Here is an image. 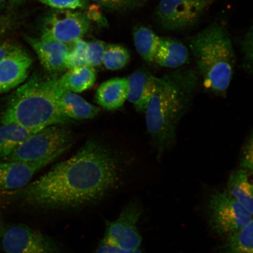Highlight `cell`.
Listing matches in <instances>:
<instances>
[{
  "instance_id": "19",
  "label": "cell",
  "mask_w": 253,
  "mask_h": 253,
  "mask_svg": "<svg viewBox=\"0 0 253 253\" xmlns=\"http://www.w3.org/2000/svg\"><path fill=\"white\" fill-rule=\"evenodd\" d=\"M96 81V71L90 66L71 69L58 78V83L63 91L75 93L89 89Z\"/></svg>"
},
{
  "instance_id": "5",
  "label": "cell",
  "mask_w": 253,
  "mask_h": 253,
  "mask_svg": "<svg viewBox=\"0 0 253 253\" xmlns=\"http://www.w3.org/2000/svg\"><path fill=\"white\" fill-rule=\"evenodd\" d=\"M72 144L73 137L68 129L61 125L50 126L31 135L2 160L37 162L61 156Z\"/></svg>"
},
{
  "instance_id": "24",
  "label": "cell",
  "mask_w": 253,
  "mask_h": 253,
  "mask_svg": "<svg viewBox=\"0 0 253 253\" xmlns=\"http://www.w3.org/2000/svg\"><path fill=\"white\" fill-rule=\"evenodd\" d=\"M87 42L82 39L69 45L66 59V68L71 70L88 66L86 59Z\"/></svg>"
},
{
  "instance_id": "11",
  "label": "cell",
  "mask_w": 253,
  "mask_h": 253,
  "mask_svg": "<svg viewBox=\"0 0 253 253\" xmlns=\"http://www.w3.org/2000/svg\"><path fill=\"white\" fill-rule=\"evenodd\" d=\"M33 63L30 53L23 47L16 45L0 61V94L24 84Z\"/></svg>"
},
{
  "instance_id": "18",
  "label": "cell",
  "mask_w": 253,
  "mask_h": 253,
  "mask_svg": "<svg viewBox=\"0 0 253 253\" xmlns=\"http://www.w3.org/2000/svg\"><path fill=\"white\" fill-rule=\"evenodd\" d=\"M58 103L63 115L71 120L93 119L100 112L99 107L71 91L62 93L59 97Z\"/></svg>"
},
{
  "instance_id": "35",
  "label": "cell",
  "mask_w": 253,
  "mask_h": 253,
  "mask_svg": "<svg viewBox=\"0 0 253 253\" xmlns=\"http://www.w3.org/2000/svg\"><path fill=\"white\" fill-rule=\"evenodd\" d=\"M9 2V0H0V10L5 7L7 3Z\"/></svg>"
},
{
  "instance_id": "23",
  "label": "cell",
  "mask_w": 253,
  "mask_h": 253,
  "mask_svg": "<svg viewBox=\"0 0 253 253\" xmlns=\"http://www.w3.org/2000/svg\"><path fill=\"white\" fill-rule=\"evenodd\" d=\"M129 58V52L126 47L118 44H111L106 46L103 63L108 70L117 71L125 67Z\"/></svg>"
},
{
  "instance_id": "15",
  "label": "cell",
  "mask_w": 253,
  "mask_h": 253,
  "mask_svg": "<svg viewBox=\"0 0 253 253\" xmlns=\"http://www.w3.org/2000/svg\"><path fill=\"white\" fill-rule=\"evenodd\" d=\"M128 86V78L109 79L98 87L95 101L107 110L118 109L123 106L127 98Z\"/></svg>"
},
{
  "instance_id": "14",
  "label": "cell",
  "mask_w": 253,
  "mask_h": 253,
  "mask_svg": "<svg viewBox=\"0 0 253 253\" xmlns=\"http://www.w3.org/2000/svg\"><path fill=\"white\" fill-rule=\"evenodd\" d=\"M158 78L145 70L132 73L128 78L127 98L138 112L145 113L156 90Z\"/></svg>"
},
{
  "instance_id": "29",
  "label": "cell",
  "mask_w": 253,
  "mask_h": 253,
  "mask_svg": "<svg viewBox=\"0 0 253 253\" xmlns=\"http://www.w3.org/2000/svg\"><path fill=\"white\" fill-rule=\"evenodd\" d=\"M240 166L243 169L253 171V134L243 148Z\"/></svg>"
},
{
  "instance_id": "20",
  "label": "cell",
  "mask_w": 253,
  "mask_h": 253,
  "mask_svg": "<svg viewBox=\"0 0 253 253\" xmlns=\"http://www.w3.org/2000/svg\"><path fill=\"white\" fill-rule=\"evenodd\" d=\"M38 131L15 125H0V158L8 156L28 137Z\"/></svg>"
},
{
  "instance_id": "32",
  "label": "cell",
  "mask_w": 253,
  "mask_h": 253,
  "mask_svg": "<svg viewBox=\"0 0 253 253\" xmlns=\"http://www.w3.org/2000/svg\"><path fill=\"white\" fill-rule=\"evenodd\" d=\"M86 16L89 20L96 21L98 23L104 24L103 17L100 11L99 5L90 6L88 8Z\"/></svg>"
},
{
  "instance_id": "30",
  "label": "cell",
  "mask_w": 253,
  "mask_h": 253,
  "mask_svg": "<svg viewBox=\"0 0 253 253\" xmlns=\"http://www.w3.org/2000/svg\"><path fill=\"white\" fill-rule=\"evenodd\" d=\"M94 253H142L140 249L129 251L101 242Z\"/></svg>"
},
{
  "instance_id": "21",
  "label": "cell",
  "mask_w": 253,
  "mask_h": 253,
  "mask_svg": "<svg viewBox=\"0 0 253 253\" xmlns=\"http://www.w3.org/2000/svg\"><path fill=\"white\" fill-rule=\"evenodd\" d=\"M133 39L135 48L141 58L147 62H154L161 37L147 27L138 26L133 31Z\"/></svg>"
},
{
  "instance_id": "16",
  "label": "cell",
  "mask_w": 253,
  "mask_h": 253,
  "mask_svg": "<svg viewBox=\"0 0 253 253\" xmlns=\"http://www.w3.org/2000/svg\"><path fill=\"white\" fill-rule=\"evenodd\" d=\"M189 56L187 47L179 41L161 38L154 62L162 67L175 69L186 64Z\"/></svg>"
},
{
  "instance_id": "34",
  "label": "cell",
  "mask_w": 253,
  "mask_h": 253,
  "mask_svg": "<svg viewBox=\"0 0 253 253\" xmlns=\"http://www.w3.org/2000/svg\"><path fill=\"white\" fill-rule=\"evenodd\" d=\"M26 0H9L8 4L12 6L18 5L22 4Z\"/></svg>"
},
{
  "instance_id": "27",
  "label": "cell",
  "mask_w": 253,
  "mask_h": 253,
  "mask_svg": "<svg viewBox=\"0 0 253 253\" xmlns=\"http://www.w3.org/2000/svg\"><path fill=\"white\" fill-rule=\"evenodd\" d=\"M40 2L56 9H74L86 7V0H39Z\"/></svg>"
},
{
  "instance_id": "13",
  "label": "cell",
  "mask_w": 253,
  "mask_h": 253,
  "mask_svg": "<svg viewBox=\"0 0 253 253\" xmlns=\"http://www.w3.org/2000/svg\"><path fill=\"white\" fill-rule=\"evenodd\" d=\"M25 39L36 53L41 65L46 70L58 73L66 69V59L69 45L41 38L25 36Z\"/></svg>"
},
{
  "instance_id": "1",
  "label": "cell",
  "mask_w": 253,
  "mask_h": 253,
  "mask_svg": "<svg viewBox=\"0 0 253 253\" xmlns=\"http://www.w3.org/2000/svg\"><path fill=\"white\" fill-rule=\"evenodd\" d=\"M118 161L97 142H86L74 156L23 188L0 192L1 202L43 210H67L100 200L118 182Z\"/></svg>"
},
{
  "instance_id": "33",
  "label": "cell",
  "mask_w": 253,
  "mask_h": 253,
  "mask_svg": "<svg viewBox=\"0 0 253 253\" xmlns=\"http://www.w3.org/2000/svg\"><path fill=\"white\" fill-rule=\"evenodd\" d=\"M16 45L11 40L0 41V61Z\"/></svg>"
},
{
  "instance_id": "28",
  "label": "cell",
  "mask_w": 253,
  "mask_h": 253,
  "mask_svg": "<svg viewBox=\"0 0 253 253\" xmlns=\"http://www.w3.org/2000/svg\"><path fill=\"white\" fill-rule=\"evenodd\" d=\"M245 65L253 71V26L246 35L242 42Z\"/></svg>"
},
{
  "instance_id": "12",
  "label": "cell",
  "mask_w": 253,
  "mask_h": 253,
  "mask_svg": "<svg viewBox=\"0 0 253 253\" xmlns=\"http://www.w3.org/2000/svg\"><path fill=\"white\" fill-rule=\"evenodd\" d=\"M59 157L55 156L37 162L1 161L0 162V192L25 187L37 172Z\"/></svg>"
},
{
  "instance_id": "2",
  "label": "cell",
  "mask_w": 253,
  "mask_h": 253,
  "mask_svg": "<svg viewBox=\"0 0 253 253\" xmlns=\"http://www.w3.org/2000/svg\"><path fill=\"white\" fill-rule=\"evenodd\" d=\"M198 82L197 73L191 69H177L158 78L156 90L145 113L148 131L159 156L175 142L177 126L188 110Z\"/></svg>"
},
{
  "instance_id": "31",
  "label": "cell",
  "mask_w": 253,
  "mask_h": 253,
  "mask_svg": "<svg viewBox=\"0 0 253 253\" xmlns=\"http://www.w3.org/2000/svg\"><path fill=\"white\" fill-rule=\"evenodd\" d=\"M15 25V18L11 15H0V37L10 31Z\"/></svg>"
},
{
  "instance_id": "7",
  "label": "cell",
  "mask_w": 253,
  "mask_h": 253,
  "mask_svg": "<svg viewBox=\"0 0 253 253\" xmlns=\"http://www.w3.org/2000/svg\"><path fill=\"white\" fill-rule=\"evenodd\" d=\"M0 248L4 253H61L52 237L23 223L3 227Z\"/></svg>"
},
{
  "instance_id": "25",
  "label": "cell",
  "mask_w": 253,
  "mask_h": 253,
  "mask_svg": "<svg viewBox=\"0 0 253 253\" xmlns=\"http://www.w3.org/2000/svg\"><path fill=\"white\" fill-rule=\"evenodd\" d=\"M106 46L105 43L100 41L87 42L86 59L88 66L94 68L102 64Z\"/></svg>"
},
{
  "instance_id": "8",
  "label": "cell",
  "mask_w": 253,
  "mask_h": 253,
  "mask_svg": "<svg viewBox=\"0 0 253 253\" xmlns=\"http://www.w3.org/2000/svg\"><path fill=\"white\" fill-rule=\"evenodd\" d=\"M217 0H160L157 9L158 23L164 29L181 31L194 27Z\"/></svg>"
},
{
  "instance_id": "26",
  "label": "cell",
  "mask_w": 253,
  "mask_h": 253,
  "mask_svg": "<svg viewBox=\"0 0 253 253\" xmlns=\"http://www.w3.org/2000/svg\"><path fill=\"white\" fill-rule=\"evenodd\" d=\"M99 5L112 9L123 11L140 6L144 0H92Z\"/></svg>"
},
{
  "instance_id": "4",
  "label": "cell",
  "mask_w": 253,
  "mask_h": 253,
  "mask_svg": "<svg viewBox=\"0 0 253 253\" xmlns=\"http://www.w3.org/2000/svg\"><path fill=\"white\" fill-rule=\"evenodd\" d=\"M189 46L205 87L216 94H226L232 81L236 55L225 25L219 22L209 25L192 37Z\"/></svg>"
},
{
  "instance_id": "17",
  "label": "cell",
  "mask_w": 253,
  "mask_h": 253,
  "mask_svg": "<svg viewBox=\"0 0 253 253\" xmlns=\"http://www.w3.org/2000/svg\"><path fill=\"white\" fill-rule=\"evenodd\" d=\"M229 194L248 210L253 216V171L237 169L230 176L227 189Z\"/></svg>"
},
{
  "instance_id": "9",
  "label": "cell",
  "mask_w": 253,
  "mask_h": 253,
  "mask_svg": "<svg viewBox=\"0 0 253 253\" xmlns=\"http://www.w3.org/2000/svg\"><path fill=\"white\" fill-rule=\"evenodd\" d=\"M89 28L86 14L72 9H55L44 20L41 38L70 45L82 39Z\"/></svg>"
},
{
  "instance_id": "36",
  "label": "cell",
  "mask_w": 253,
  "mask_h": 253,
  "mask_svg": "<svg viewBox=\"0 0 253 253\" xmlns=\"http://www.w3.org/2000/svg\"><path fill=\"white\" fill-rule=\"evenodd\" d=\"M4 224L3 223V221L2 220L1 216H0V232H1V230L3 228V227H4Z\"/></svg>"
},
{
  "instance_id": "10",
  "label": "cell",
  "mask_w": 253,
  "mask_h": 253,
  "mask_svg": "<svg viewBox=\"0 0 253 253\" xmlns=\"http://www.w3.org/2000/svg\"><path fill=\"white\" fill-rule=\"evenodd\" d=\"M141 213L137 202L129 203L116 220L106 221V232L101 242L129 251L140 249L142 239L137 224Z\"/></svg>"
},
{
  "instance_id": "6",
  "label": "cell",
  "mask_w": 253,
  "mask_h": 253,
  "mask_svg": "<svg viewBox=\"0 0 253 253\" xmlns=\"http://www.w3.org/2000/svg\"><path fill=\"white\" fill-rule=\"evenodd\" d=\"M208 211L211 229L227 238L239 232L253 219L250 211L227 190L215 192L211 195Z\"/></svg>"
},
{
  "instance_id": "3",
  "label": "cell",
  "mask_w": 253,
  "mask_h": 253,
  "mask_svg": "<svg viewBox=\"0 0 253 253\" xmlns=\"http://www.w3.org/2000/svg\"><path fill=\"white\" fill-rule=\"evenodd\" d=\"M63 92L58 78L31 76L9 97L0 115V125H15L39 131L72 122L60 109L58 99Z\"/></svg>"
},
{
  "instance_id": "22",
  "label": "cell",
  "mask_w": 253,
  "mask_h": 253,
  "mask_svg": "<svg viewBox=\"0 0 253 253\" xmlns=\"http://www.w3.org/2000/svg\"><path fill=\"white\" fill-rule=\"evenodd\" d=\"M223 253H253V219L246 226L227 238Z\"/></svg>"
}]
</instances>
